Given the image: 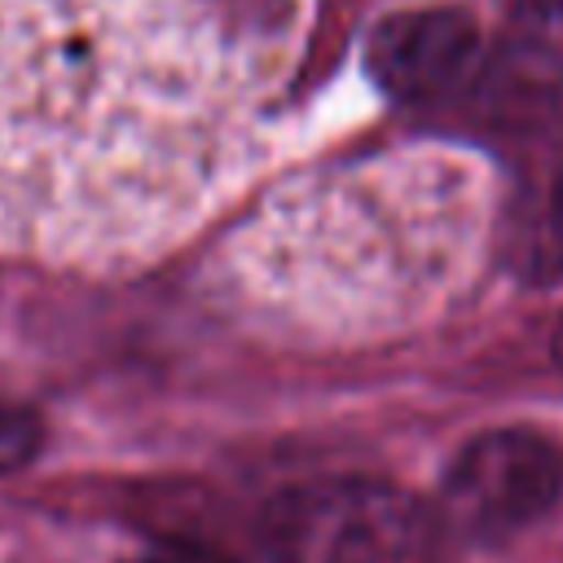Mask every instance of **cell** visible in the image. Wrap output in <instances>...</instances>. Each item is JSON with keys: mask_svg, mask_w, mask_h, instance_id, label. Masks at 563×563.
Instances as JSON below:
<instances>
[{"mask_svg": "<svg viewBox=\"0 0 563 563\" xmlns=\"http://www.w3.org/2000/svg\"><path fill=\"white\" fill-rule=\"evenodd\" d=\"M299 0H0V255L128 264L255 163Z\"/></svg>", "mask_w": 563, "mask_h": 563, "instance_id": "cell-1", "label": "cell"}, {"mask_svg": "<svg viewBox=\"0 0 563 563\" xmlns=\"http://www.w3.org/2000/svg\"><path fill=\"white\" fill-rule=\"evenodd\" d=\"M273 563H440L444 528L413 493L365 479L325 475L273 493L255 523Z\"/></svg>", "mask_w": 563, "mask_h": 563, "instance_id": "cell-2", "label": "cell"}, {"mask_svg": "<svg viewBox=\"0 0 563 563\" xmlns=\"http://www.w3.org/2000/svg\"><path fill=\"white\" fill-rule=\"evenodd\" d=\"M563 501V444L537 427H493L444 471L440 519L466 541H506Z\"/></svg>", "mask_w": 563, "mask_h": 563, "instance_id": "cell-3", "label": "cell"}, {"mask_svg": "<svg viewBox=\"0 0 563 563\" xmlns=\"http://www.w3.org/2000/svg\"><path fill=\"white\" fill-rule=\"evenodd\" d=\"M484 123L519 136L563 128V0H515L475 84Z\"/></svg>", "mask_w": 563, "mask_h": 563, "instance_id": "cell-4", "label": "cell"}, {"mask_svg": "<svg viewBox=\"0 0 563 563\" xmlns=\"http://www.w3.org/2000/svg\"><path fill=\"white\" fill-rule=\"evenodd\" d=\"M479 62V26L457 4L391 13L369 31L365 44V70L391 101H440L471 88Z\"/></svg>", "mask_w": 563, "mask_h": 563, "instance_id": "cell-5", "label": "cell"}, {"mask_svg": "<svg viewBox=\"0 0 563 563\" xmlns=\"http://www.w3.org/2000/svg\"><path fill=\"white\" fill-rule=\"evenodd\" d=\"M506 255L528 286L563 282V158L550 163L515 202Z\"/></svg>", "mask_w": 563, "mask_h": 563, "instance_id": "cell-6", "label": "cell"}, {"mask_svg": "<svg viewBox=\"0 0 563 563\" xmlns=\"http://www.w3.org/2000/svg\"><path fill=\"white\" fill-rule=\"evenodd\" d=\"M44 449V418L26 400L0 396V475L26 466Z\"/></svg>", "mask_w": 563, "mask_h": 563, "instance_id": "cell-7", "label": "cell"}, {"mask_svg": "<svg viewBox=\"0 0 563 563\" xmlns=\"http://www.w3.org/2000/svg\"><path fill=\"white\" fill-rule=\"evenodd\" d=\"M136 563H238V559H229V554L216 550V545L176 537V541H154Z\"/></svg>", "mask_w": 563, "mask_h": 563, "instance_id": "cell-8", "label": "cell"}, {"mask_svg": "<svg viewBox=\"0 0 563 563\" xmlns=\"http://www.w3.org/2000/svg\"><path fill=\"white\" fill-rule=\"evenodd\" d=\"M554 361L563 365V321H559V330H554Z\"/></svg>", "mask_w": 563, "mask_h": 563, "instance_id": "cell-9", "label": "cell"}]
</instances>
